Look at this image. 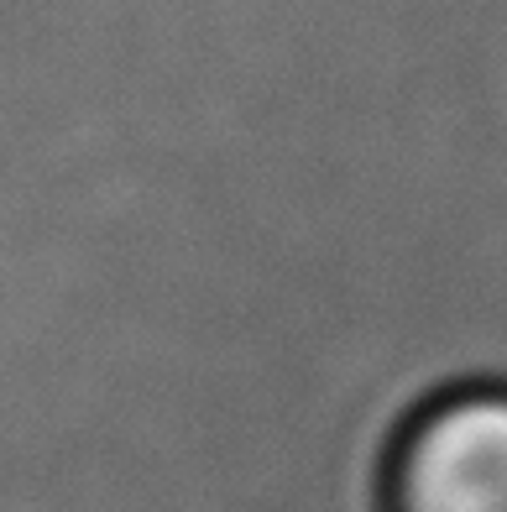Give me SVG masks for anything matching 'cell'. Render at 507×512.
Returning a JSON list of instances; mask_svg holds the SVG:
<instances>
[{"label":"cell","mask_w":507,"mask_h":512,"mask_svg":"<svg viewBox=\"0 0 507 512\" xmlns=\"http://www.w3.org/2000/svg\"><path fill=\"white\" fill-rule=\"evenodd\" d=\"M382 512H507V387H460L398 429Z\"/></svg>","instance_id":"obj_1"}]
</instances>
